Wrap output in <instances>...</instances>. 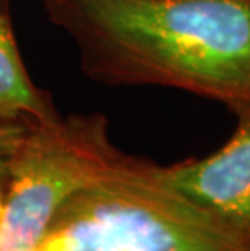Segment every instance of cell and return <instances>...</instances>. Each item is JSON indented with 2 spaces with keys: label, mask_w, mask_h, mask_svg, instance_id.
Returning <instances> with one entry per match:
<instances>
[{
  "label": "cell",
  "mask_w": 250,
  "mask_h": 251,
  "mask_svg": "<svg viewBox=\"0 0 250 251\" xmlns=\"http://www.w3.org/2000/svg\"><path fill=\"white\" fill-rule=\"evenodd\" d=\"M44 12L93 81L250 104V0H44Z\"/></svg>",
  "instance_id": "cell-1"
},
{
  "label": "cell",
  "mask_w": 250,
  "mask_h": 251,
  "mask_svg": "<svg viewBox=\"0 0 250 251\" xmlns=\"http://www.w3.org/2000/svg\"><path fill=\"white\" fill-rule=\"evenodd\" d=\"M159 167L129 154L63 201L34 251H246Z\"/></svg>",
  "instance_id": "cell-2"
},
{
  "label": "cell",
  "mask_w": 250,
  "mask_h": 251,
  "mask_svg": "<svg viewBox=\"0 0 250 251\" xmlns=\"http://www.w3.org/2000/svg\"><path fill=\"white\" fill-rule=\"evenodd\" d=\"M103 114L28 124L8 165L0 207V251H34L72 193L122 164Z\"/></svg>",
  "instance_id": "cell-3"
},
{
  "label": "cell",
  "mask_w": 250,
  "mask_h": 251,
  "mask_svg": "<svg viewBox=\"0 0 250 251\" xmlns=\"http://www.w3.org/2000/svg\"><path fill=\"white\" fill-rule=\"evenodd\" d=\"M231 112L236 126L220 149L159 170L167 185L215 217L250 251V104Z\"/></svg>",
  "instance_id": "cell-4"
},
{
  "label": "cell",
  "mask_w": 250,
  "mask_h": 251,
  "mask_svg": "<svg viewBox=\"0 0 250 251\" xmlns=\"http://www.w3.org/2000/svg\"><path fill=\"white\" fill-rule=\"evenodd\" d=\"M52 96L38 88L21 60L10 13L0 10V122H44L56 119Z\"/></svg>",
  "instance_id": "cell-5"
},
{
  "label": "cell",
  "mask_w": 250,
  "mask_h": 251,
  "mask_svg": "<svg viewBox=\"0 0 250 251\" xmlns=\"http://www.w3.org/2000/svg\"><path fill=\"white\" fill-rule=\"evenodd\" d=\"M26 128H28L26 122H0V207L7 188L10 159L18 148Z\"/></svg>",
  "instance_id": "cell-6"
},
{
  "label": "cell",
  "mask_w": 250,
  "mask_h": 251,
  "mask_svg": "<svg viewBox=\"0 0 250 251\" xmlns=\"http://www.w3.org/2000/svg\"><path fill=\"white\" fill-rule=\"evenodd\" d=\"M15 0H0V10L5 13H10V7L13 5Z\"/></svg>",
  "instance_id": "cell-7"
},
{
  "label": "cell",
  "mask_w": 250,
  "mask_h": 251,
  "mask_svg": "<svg viewBox=\"0 0 250 251\" xmlns=\"http://www.w3.org/2000/svg\"><path fill=\"white\" fill-rule=\"evenodd\" d=\"M221 251H227V250H221Z\"/></svg>",
  "instance_id": "cell-8"
}]
</instances>
